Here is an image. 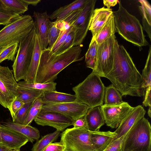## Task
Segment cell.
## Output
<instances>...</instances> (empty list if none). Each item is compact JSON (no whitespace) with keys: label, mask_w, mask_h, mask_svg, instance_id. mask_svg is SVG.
Here are the masks:
<instances>
[{"label":"cell","mask_w":151,"mask_h":151,"mask_svg":"<svg viewBox=\"0 0 151 151\" xmlns=\"http://www.w3.org/2000/svg\"><path fill=\"white\" fill-rule=\"evenodd\" d=\"M125 48L119 45L112 68L106 77L122 96L144 97L143 80Z\"/></svg>","instance_id":"cell-1"},{"label":"cell","mask_w":151,"mask_h":151,"mask_svg":"<svg viewBox=\"0 0 151 151\" xmlns=\"http://www.w3.org/2000/svg\"><path fill=\"white\" fill-rule=\"evenodd\" d=\"M80 45L73 46L58 55L47 48L41 51L35 83H46L53 82L58 74L71 63L83 59L80 58L81 51Z\"/></svg>","instance_id":"cell-2"},{"label":"cell","mask_w":151,"mask_h":151,"mask_svg":"<svg viewBox=\"0 0 151 151\" xmlns=\"http://www.w3.org/2000/svg\"><path fill=\"white\" fill-rule=\"evenodd\" d=\"M118 3V9L113 12L116 32L125 40L142 49V47L149 44L142 26L138 19L122 6L120 1Z\"/></svg>","instance_id":"cell-3"},{"label":"cell","mask_w":151,"mask_h":151,"mask_svg":"<svg viewBox=\"0 0 151 151\" xmlns=\"http://www.w3.org/2000/svg\"><path fill=\"white\" fill-rule=\"evenodd\" d=\"M100 77L92 71L83 81L73 87L76 100L90 108L102 105L106 87Z\"/></svg>","instance_id":"cell-4"},{"label":"cell","mask_w":151,"mask_h":151,"mask_svg":"<svg viewBox=\"0 0 151 151\" xmlns=\"http://www.w3.org/2000/svg\"><path fill=\"white\" fill-rule=\"evenodd\" d=\"M123 151H151V127L149 121L144 117L127 132Z\"/></svg>","instance_id":"cell-5"},{"label":"cell","mask_w":151,"mask_h":151,"mask_svg":"<svg viewBox=\"0 0 151 151\" xmlns=\"http://www.w3.org/2000/svg\"><path fill=\"white\" fill-rule=\"evenodd\" d=\"M34 27V21L30 15H23L15 19L0 30V47L19 43Z\"/></svg>","instance_id":"cell-6"},{"label":"cell","mask_w":151,"mask_h":151,"mask_svg":"<svg viewBox=\"0 0 151 151\" xmlns=\"http://www.w3.org/2000/svg\"><path fill=\"white\" fill-rule=\"evenodd\" d=\"M36 34L34 26L30 32L19 43L17 54L12 66L17 81L24 79L28 71L34 50Z\"/></svg>","instance_id":"cell-7"},{"label":"cell","mask_w":151,"mask_h":151,"mask_svg":"<svg viewBox=\"0 0 151 151\" xmlns=\"http://www.w3.org/2000/svg\"><path fill=\"white\" fill-rule=\"evenodd\" d=\"M92 132L81 128H68L61 133L65 151H96L91 139Z\"/></svg>","instance_id":"cell-8"},{"label":"cell","mask_w":151,"mask_h":151,"mask_svg":"<svg viewBox=\"0 0 151 151\" xmlns=\"http://www.w3.org/2000/svg\"><path fill=\"white\" fill-rule=\"evenodd\" d=\"M119 45L115 35L98 44L96 66L92 71L100 77H106L112 68Z\"/></svg>","instance_id":"cell-9"},{"label":"cell","mask_w":151,"mask_h":151,"mask_svg":"<svg viewBox=\"0 0 151 151\" xmlns=\"http://www.w3.org/2000/svg\"><path fill=\"white\" fill-rule=\"evenodd\" d=\"M13 72L8 66H0V104L9 111L19 94L18 83Z\"/></svg>","instance_id":"cell-10"},{"label":"cell","mask_w":151,"mask_h":151,"mask_svg":"<svg viewBox=\"0 0 151 151\" xmlns=\"http://www.w3.org/2000/svg\"><path fill=\"white\" fill-rule=\"evenodd\" d=\"M90 107L76 100L75 101L58 104L45 103L41 111H52L66 115L74 120L85 116Z\"/></svg>","instance_id":"cell-11"},{"label":"cell","mask_w":151,"mask_h":151,"mask_svg":"<svg viewBox=\"0 0 151 151\" xmlns=\"http://www.w3.org/2000/svg\"><path fill=\"white\" fill-rule=\"evenodd\" d=\"M96 1V0H88L81 14L71 25L74 29L73 46L80 45L84 40L88 30Z\"/></svg>","instance_id":"cell-12"},{"label":"cell","mask_w":151,"mask_h":151,"mask_svg":"<svg viewBox=\"0 0 151 151\" xmlns=\"http://www.w3.org/2000/svg\"><path fill=\"white\" fill-rule=\"evenodd\" d=\"M101 107L105 123L112 128H117L134 108L125 102L116 105L103 104Z\"/></svg>","instance_id":"cell-13"},{"label":"cell","mask_w":151,"mask_h":151,"mask_svg":"<svg viewBox=\"0 0 151 151\" xmlns=\"http://www.w3.org/2000/svg\"><path fill=\"white\" fill-rule=\"evenodd\" d=\"M34 120L38 125L51 127L62 132L67 127L72 125L74 121L70 118L58 112L41 111Z\"/></svg>","instance_id":"cell-14"},{"label":"cell","mask_w":151,"mask_h":151,"mask_svg":"<svg viewBox=\"0 0 151 151\" xmlns=\"http://www.w3.org/2000/svg\"><path fill=\"white\" fill-rule=\"evenodd\" d=\"M0 134L1 143L12 150L20 149L29 141L24 135L1 124Z\"/></svg>","instance_id":"cell-15"},{"label":"cell","mask_w":151,"mask_h":151,"mask_svg":"<svg viewBox=\"0 0 151 151\" xmlns=\"http://www.w3.org/2000/svg\"><path fill=\"white\" fill-rule=\"evenodd\" d=\"M33 17L36 34L39 39L42 51L47 49L48 46L47 33L51 21L46 11L42 13L34 12Z\"/></svg>","instance_id":"cell-16"},{"label":"cell","mask_w":151,"mask_h":151,"mask_svg":"<svg viewBox=\"0 0 151 151\" xmlns=\"http://www.w3.org/2000/svg\"><path fill=\"white\" fill-rule=\"evenodd\" d=\"M145 113L146 111L142 106L134 107L114 131L117 135L116 139L126 134L134 124L144 117Z\"/></svg>","instance_id":"cell-17"},{"label":"cell","mask_w":151,"mask_h":151,"mask_svg":"<svg viewBox=\"0 0 151 151\" xmlns=\"http://www.w3.org/2000/svg\"><path fill=\"white\" fill-rule=\"evenodd\" d=\"M112 9L103 7L94 10L90 20L88 30L94 39L109 16L113 13Z\"/></svg>","instance_id":"cell-18"},{"label":"cell","mask_w":151,"mask_h":151,"mask_svg":"<svg viewBox=\"0 0 151 151\" xmlns=\"http://www.w3.org/2000/svg\"><path fill=\"white\" fill-rule=\"evenodd\" d=\"M88 0H76L68 5L60 7L54 11L49 16L51 20L57 22L62 21L64 18L74 11L84 8Z\"/></svg>","instance_id":"cell-19"},{"label":"cell","mask_w":151,"mask_h":151,"mask_svg":"<svg viewBox=\"0 0 151 151\" xmlns=\"http://www.w3.org/2000/svg\"><path fill=\"white\" fill-rule=\"evenodd\" d=\"M116 135L114 132H92L91 139L95 151H103L116 139Z\"/></svg>","instance_id":"cell-20"},{"label":"cell","mask_w":151,"mask_h":151,"mask_svg":"<svg viewBox=\"0 0 151 151\" xmlns=\"http://www.w3.org/2000/svg\"><path fill=\"white\" fill-rule=\"evenodd\" d=\"M85 117L88 129L91 132L99 131L105 123L101 106L90 108Z\"/></svg>","instance_id":"cell-21"},{"label":"cell","mask_w":151,"mask_h":151,"mask_svg":"<svg viewBox=\"0 0 151 151\" xmlns=\"http://www.w3.org/2000/svg\"><path fill=\"white\" fill-rule=\"evenodd\" d=\"M41 51L40 40L36 34L34 50L30 67L24 79L28 83H35Z\"/></svg>","instance_id":"cell-22"},{"label":"cell","mask_w":151,"mask_h":151,"mask_svg":"<svg viewBox=\"0 0 151 151\" xmlns=\"http://www.w3.org/2000/svg\"><path fill=\"white\" fill-rule=\"evenodd\" d=\"M2 124L9 128L24 135L32 143L39 140L40 137V132L38 129L30 125L17 124L10 121L4 122Z\"/></svg>","instance_id":"cell-23"},{"label":"cell","mask_w":151,"mask_h":151,"mask_svg":"<svg viewBox=\"0 0 151 151\" xmlns=\"http://www.w3.org/2000/svg\"><path fill=\"white\" fill-rule=\"evenodd\" d=\"M40 97L43 104L61 103L73 102L76 100L75 95L56 91H44Z\"/></svg>","instance_id":"cell-24"},{"label":"cell","mask_w":151,"mask_h":151,"mask_svg":"<svg viewBox=\"0 0 151 151\" xmlns=\"http://www.w3.org/2000/svg\"><path fill=\"white\" fill-rule=\"evenodd\" d=\"M141 5L138 6L142 17V28L147 33L151 40V6L149 2L146 0H139Z\"/></svg>","instance_id":"cell-25"},{"label":"cell","mask_w":151,"mask_h":151,"mask_svg":"<svg viewBox=\"0 0 151 151\" xmlns=\"http://www.w3.org/2000/svg\"><path fill=\"white\" fill-rule=\"evenodd\" d=\"M116 32V30L114 16L112 13L109 17L94 39L99 45L114 35Z\"/></svg>","instance_id":"cell-26"},{"label":"cell","mask_w":151,"mask_h":151,"mask_svg":"<svg viewBox=\"0 0 151 151\" xmlns=\"http://www.w3.org/2000/svg\"><path fill=\"white\" fill-rule=\"evenodd\" d=\"M151 47L150 46L146 64L141 75L143 80L142 88L145 95L151 94Z\"/></svg>","instance_id":"cell-27"},{"label":"cell","mask_w":151,"mask_h":151,"mask_svg":"<svg viewBox=\"0 0 151 151\" xmlns=\"http://www.w3.org/2000/svg\"><path fill=\"white\" fill-rule=\"evenodd\" d=\"M104 101L105 104L109 105H119L124 102L121 94L112 84L106 87Z\"/></svg>","instance_id":"cell-28"},{"label":"cell","mask_w":151,"mask_h":151,"mask_svg":"<svg viewBox=\"0 0 151 151\" xmlns=\"http://www.w3.org/2000/svg\"><path fill=\"white\" fill-rule=\"evenodd\" d=\"M60 132L56 130L52 133L42 136L33 145L32 151H42L49 144L57 139L61 135Z\"/></svg>","instance_id":"cell-29"},{"label":"cell","mask_w":151,"mask_h":151,"mask_svg":"<svg viewBox=\"0 0 151 151\" xmlns=\"http://www.w3.org/2000/svg\"><path fill=\"white\" fill-rule=\"evenodd\" d=\"M18 86L24 89L36 90L45 91H56V83L53 82L46 83H28L24 81L19 82Z\"/></svg>","instance_id":"cell-30"},{"label":"cell","mask_w":151,"mask_h":151,"mask_svg":"<svg viewBox=\"0 0 151 151\" xmlns=\"http://www.w3.org/2000/svg\"><path fill=\"white\" fill-rule=\"evenodd\" d=\"M98 44L95 39H91L88 49L85 55L86 66L95 70L97 64V54Z\"/></svg>","instance_id":"cell-31"},{"label":"cell","mask_w":151,"mask_h":151,"mask_svg":"<svg viewBox=\"0 0 151 151\" xmlns=\"http://www.w3.org/2000/svg\"><path fill=\"white\" fill-rule=\"evenodd\" d=\"M19 94L16 99L24 104L33 102L41 96L43 91L36 90L26 89L18 86Z\"/></svg>","instance_id":"cell-32"},{"label":"cell","mask_w":151,"mask_h":151,"mask_svg":"<svg viewBox=\"0 0 151 151\" xmlns=\"http://www.w3.org/2000/svg\"><path fill=\"white\" fill-rule=\"evenodd\" d=\"M6 9L18 14L24 13L28 5L23 0H1Z\"/></svg>","instance_id":"cell-33"},{"label":"cell","mask_w":151,"mask_h":151,"mask_svg":"<svg viewBox=\"0 0 151 151\" xmlns=\"http://www.w3.org/2000/svg\"><path fill=\"white\" fill-rule=\"evenodd\" d=\"M43 104L41 97L34 101L28 111L25 124L30 125L33 120L40 111Z\"/></svg>","instance_id":"cell-34"},{"label":"cell","mask_w":151,"mask_h":151,"mask_svg":"<svg viewBox=\"0 0 151 151\" xmlns=\"http://www.w3.org/2000/svg\"><path fill=\"white\" fill-rule=\"evenodd\" d=\"M61 31L57 27L56 22H50L49 26L47 33L48 47L47 48L51 49L57 40Z\"/></svg>","instance_id":"cell-35"},{"label":"cell","mask_w":151,"mask_h":151,"mask_svg":"<svg viewBox=\"0 0 151 151\" xmlns=\"http://www.w3.org/2000/svg\"><path fill=\"white\" fill-rule=\"evenodd\" d=\"M19 43H14L5 48L0 54V63L3 61L8 60L14 61L16 57L15 55L18 51Z\"/></svg>","instance_id":"cell-36"},{"label":"cell","mask_w":151,"mask_h":151,"mask_svg":"<svg viewBox=\"0 0 151 151\" xmlns=\"http://www.w3.org/2000/svg\"><path fill=\"white\" fill-rule=\"evenodd\" d=\"M33 102L25 104L23 107L17 112L14 120L12 121L15 123L25 124L28 111Z\"/></svg>","instance_id":"cell-37"},{"label":"cell","mask_w":151,"mask_h":151,"mask_svg":"<svg viewBox=\"0 0 151 151\" xmlns=\"http://www.w3.org/2000/svg\"><path fill=\"white\" fill-rule=\"evenodd\" d=\"M20 16L8 9L0 8V25H5Z\"/></svg>","instance_id":"cell-38"},{"label":"cell","mask_w":151,"mask_h":151,"mask_svg":"<svg viewBox=\"0 0 151 151\" xmlns=\"http://www.w3.org/2000/svg\"><path fill=\"white\" fill-rule=\"evenodd\" d=\"M74 38V29L72 27V28L68 34L66 40L55 54L58 55L62 53L70 48L73 46Z\"/></svg>","instance_id":"cell-39"},{"label":"cell","mask_w":151,"mask_h":151,"mask_svg":"<svg viewBox=\"0 0 151 151\" xmlns=\"http://www.w3.org/2000/svg\"><path fill=\"white\" fill-rule=\"evenodd\" d=\"M127 133L121 137L115 139L103 151H123V146Z\"/></svg>","instance_id":"cell-40"},{"label":"cell","mask_w":151,"mask_h":151,"mask_svg":"<svg viewBox=\"0 0 151 151\" xmlns=\"http://www.w3.org/2000/svg\"><path fill=\"white\" fill-rule=\"evenodd\" d=\"M72 27L66 29L62 31L57 40L53 46L51 50L52 52L55 54L66 40L68 34L72 28Z\"/></svg>","instance_id":"cell-41"},{"label":"cell","mask_w":151,"mask_h":151,"mask_svg":"<svg viewBox=\"0 0 151 151\" xmlns=\"http://www.w3.org/2000/svg\"><path fill=\"white\" fill-rule=\"evenodd\" d=\"M24 104L22 101L16 98L13 101L9 110L12 121L14 120L17 112L23 107Z\"/></svg>","instance_id":"cell-42"},{"label":"cell","mask_w":151,"mask_h":151,"mask_svg":"<svg viewBox=\"0 0 151 151\" xmlns=\"http://www.w3.org/2000/svg\"><path fill=\"white\" fill-rule=\"evenodd\" d=\"M83 9H78L74 11L61 21H63L66 23L70 26L78 18Z\"/></svg>","instance_id":"cell-43"},{"label":"cell","mask_w":151,"mask_h":151,"mask_svg":"<svg viewBox=\"0 0 151 151\" xmlns=\"http://www.w3.org/2000/svg\"><path fill=\"white\" fill-rule=\"evenodd\" d=\"M64 150V146L60 141L50 144L42 151H63Z\"/></svg>","instance_id":"cell-44"},{"label":"cell","mask_w":151,"mask_h":151,"mask_svg":"<svg viewBox=\"0 0 151 151\" xmlns=\"http://www.w3.org/2000/svg\"><path fill=\"white\" fill-rule=\"evenodd\" d=\"M72 125L74 128H81L88 130L85 116L75 120Z\"/></svg>","instance_id":"cell-45"},{"label":"cell","mask_w":151,"mask_h":151,"mask_svg":"<svg viewBox=\"0 0 151 151\" xmlns=\"http://www.w3.org/2000/svg\"><path fill=\"white\" fill-rule=\"evenodd\" d=\"M103 4L107 8L109 9L111 7L115 6L119 3V1L118 0H104Z\"/></svg>","instance_id":"cell-46"},{"label":"cell","mask_w":151,"mask_h":151,"mask_svg":"<svg viewBox=\"0 0 151 151\" xmlns=\"http://www.w3.org/2000/svg\"><path fill=\"white\" fill-rule=\"evenodd\" d=\"M24 1L27 3L28 5H32L36 6L40 2V0H23Z\"/></svg>","instance_id":"cell-47"},{"label":"cell","mask_w":151,"mask_h":151,"mask_svg":"<svg viewBox=\"0 0 151 151\" xmlns=\"http://www.w3.org/2000/svg\"><path fill=\"white\" fill-rule=\"evenodd\" d=\"M11 149L6 146L2 143L0 144V151H9Z\"/></svg>","instance_id":"cell-48"},{"label":"cell","mask_w":151,"mask_h":151,"mask_svg":"<svg viewBox=\"0 0 151 151\" xmlns=\"http://www.w3.org/2000/svg\"><path fill=\"white\" fill-rule=\"evenodd\" d=\"M0 8L6 9L5 5L0 0Z\"/></svg>","instance_id":"cell-49"},{"label":"cell","mask_w":151,"mask_h":151,"mask_svg":"<svg viewBox=\"0 0 151 151\" xmlns=\"http://www.w3.org/2000/svg\"><path fill=\"white\" fill-rule=\"evenodd\" d=\"M9 46H3L0 47V54L5 48H6V47H7Z\"/></svg>","instance_id":"cell-50"},{"label":"cell","mask_w":151,"mask_h":151,"mask_svg":"<svg viewBox=\"0 0 151 151\" xmlns=\"http://www.w3.org/2000/svg\"><path fill=\"white\" fill-rule=\"evenodd\" d=\"M151 109L150 108H149V109H148V112H147V114L148 116H149L151 118Z\"/></svg>","instance_id":"cell-51"},{"label":"cell","mask_w":151,"mask_h":151,"mask_svg":"<svg viewBox=\"0 0 151 151\" xmlns=\"http://www.w3.org/2000/svg\"><path fill=\"white\" fill-rule=\"evenodd\" d=\"M13 151H20V149L14 150Z\"/></svg>","instance_id":"cell-52"},{"label":"cell","mask_w":151,"mask_h":151,"mask_svg":"<svg viewBox=\"0 0 151 151\" xmlns=\"http://www.w3.org/2000/svg\"><path fill=\"white\" fill-rule=\"evenodd\" d=\"M1 143V135L0 134V144Z\"/></svg>","instance_id":"cell-53"},{"label":"cell","mask_w":151,"mask_h":151,"mask_svg":"<svg viewBox=\"0 0 151 151\" xmlns=\"http://www.w3.org/2000/svg\"><path fill=\"white\" fill-rule=\"evenodd\" d=\"M13 150H11L9 151H13Z\"/></svg>","instance_id":"cell-54"},{"label":"cell","mask_w":151,"mask_h":151,"mask_svg":"<svg viewBox=\"0 0 151 151\" xmlns=\"http://www.w3.org/2000/svg\"><path fill=\"white\" fill-rule=\"evenodd\" d=\"M63 151H65V150H63Z\"/></svg>","instance_id":"cell-55"}]
</instances>
